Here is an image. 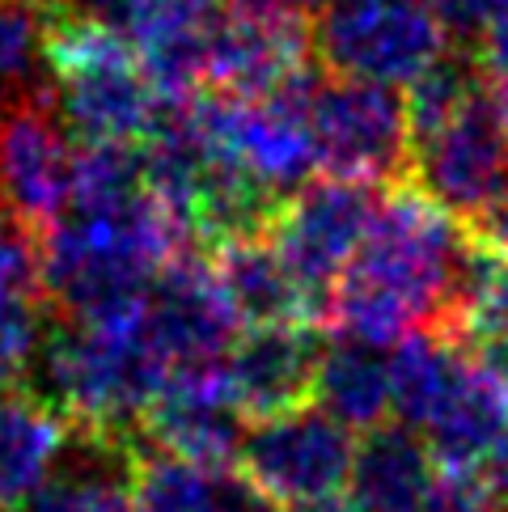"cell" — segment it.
<instances>
[{"mask_svg": "<svg viewBox=\"0 0 508 512\" xmlns=\"http://www.w3.org/2000/svg\"><path fill=\"white\" fill-rule=\"evenodd\" d=\"M487 276V250L420 191H390L369 237L326 297L339 339L390 352L411 335H462Z\"/></svg>", "mask_w": 508, "mask_h": 512, "instance_id": "obj_1", "label": "cell"}, {"mask_svg": "<svg viewBox=\"0 0 508 512\" xmlns=\"http://www.w3.org/2000/svg\"><path fill=\"white\" fill-rule=\"evenodd\" d=\"M187 246L191 233L144 187L119 199H77L39 233L43 297L68 322L136 314L161 271L191 254Z\"/></svg>", "mask_w": 508, "mask_h": 512, "instance_id": "obj_2", "label": "cell"}, {"mask_svg": "<svg viewBox=\"0 0 508 512\" xmlns=\"http://www.w3.org/2000/svg\"><path fill=\"white\" fill-rule=\"evenodd\" d=\"M415 191L458 225L492 229L508 208V136L483 77L441 64L407 98Z\"/></svg>", "mask_w": 508, "mask_h": 512, "instance_id": "obj_3", "label": "cell"}, {"mask_svg": "<svg viewBox=\"0 0 508 512\" xmlns=\"http://www.w3.org/2000/svg\"><path fill=\"white\" fill-rule=\"evenodd\" d=\"M43 398L68 415L72 428L102 441L140 424L166 390V369L140 326V309L106 322H68L51 331L39 356Z\"/></svg>", "mask_w": 508, "mask_h": 512, "instance_id": "obj_4", "label": "cell"}, {"mask_svg": "<svg viewBox=\"0 0 508 512\" xmlns=\"http://www.w3.org/2000/svg\"><path fill=\"white\" fill-rule=\"evenodd\" d=\"M51 98L68 132L106 149H140L166 119V98L144 72L136 47L106 26H56Z\"/></svg>", "mask_w": 508, "mask_h": 512, "instance_id": "obj_5", "label": "cell"}, {"mask_svg": "<svg viewBox=\"0 0 508 512\" xmlns=\"http://www.w3.org/2000/svg\"><path fill=\"white\" fill-rule=\"evenodd\" d=\"M314 51L335 77L415 89L449 64V26L437 0H326Z\"/></svg>", "mask_w": 508, "mask_h": 512, "instance_id": "obj_6", "label": "cell"}, {"mask_svg": "<svg viewBox=\"0 0 508 512\" xmlns=\"http://www.w3.org/2000/svg\"><path fill=\"white\" fill-rule=\"evenodd\" d=\"M360 441L322 415L314 402L246 428L238 479L259 491L271 508H301L318 500L348 496Z\"/></svg>", "mask_w": 508, "mask_h": 512, "instance_id": "obj_7", "label": "cell"}, {"mask_svg": "<svg viewBox=\"0 0 508 512\" xmlns=\"http://www.w3.org/2000/svg\"><path fill=\"white\" fill-rule=\"evenodd\" d=\"M318 170L356 187H386L411 166V111L398 89L369 81H318L305 98Z\"/></svg>", "mask_w": 508, "mask_h": 512, "instance_id": "obj_8", "label": "cell"}, {"mask_svg": "<svg viewBox=\"0 0 508 512\" xmlns=\"http://www.w3.org/2000/svg\"><path fill=\"white\" fill-rule=\"evenodd\" d=\"M140 326L170 381L225 369L233 343L246 335L212 263L195 259V254H183L153 280L149 297L140 305Z\"/></svg>", "mask_w": 508, "mask_h": 512, "instance_id": "obj_9", "label": "cell"}, {"mask_svg": "<svg viewBox=\"0 0 508 512\" xmlns=\"http://www.w3.org/2000/svg\"><path fill=\"white\" fill-rule=\"evenodd\" d=\"M381 199L373 187H356L343 178H314L310 187L288 195L267 225V237L297 284L310 292L326 314V297L343 280L369 237Z\"/></svg>", "mask_w": 508, "mask_h": 512, "instance_id": "obj_10", "label": "cell"}, {"mask_svg": "<svg viewBox=\"0 0 508 512\" xmlns=\"http://www.w3.org/2000/svg\"><path fill=\"white\" fill-rule=\"evenodd\" d=\"M77 153L51 98L0 106V212L47 233L72 208Z\"/></svg>", "mask_w": 508, "mask_h": 512, "instance_id": "obj_11", "label": "cell"}, {"mask_svg": "<svg viewBox=\"0 0 508 512\" xmlns=\"http://www.w3.org/2000/svg\"><path fill=\"white\" fill-rule=\"evenodd\" d=\"M305 56H310V39L301 22L233 5L208 39L204 81L216 85V94L242 102L280 98L301 77H310Z\"/></svg>", "mask_w": 508, "mask_h": 512, "instance_id": "obj_12", "label": "cell"}, {"mask_svg": "<svg viewBox=\"0 0 508 512\" xmlns=\"http://www.w3.org/2000/svg\"><path fill=\"white\" fill-rule=\"evenodd\" d=\"M246 428L250 419L229 398L225 369L174 377L153 402V411L144 415V432L153 436L157 453L183 457L216 474H238Z\"/></svg>", "mask_w": 508, "mask_h": 512, "instance_id": "obj_13", "label": "cell"}, {"mask_svg": "<svg viewBox=\"0 0 508 512\" xmlns=\"http://www.w3.org/2000/svg\"><path fill=\"white\" fill-rule=\"evenodd\" d=\"M322 343L310 326H254L225 360V386L238 411L250 419H271L305 407L314 390Z\"/></svg>", "mask_w": 508, "mask_h": 512, "instance_id": "obj_14", "label": "cell"}, {"mask_svg": "<svg viewBox=\"0 0 508 512\" xmlns=\"http://www.w3.org/2000/svg\"><path fill=\"white\" fill-rule=\"evenodd\" d=\"M225 17V0H140L123 39L136 47L161 98L187 102L204 81L208 39Z\"/></svg>", "mask_w": 508, "mask_h": 512, "instance_id": "obj_15", "label": "cell"}, {"mask_svg": "<svg viewBox=\"0 0 508 512\" xmlns=\"http://www.w3.org/2000/svg\"><path fill=\"white\" fill-rule=\"evenodd\" d=\"M72 445L68 415L43 394H0V512H22L56 479Z\"/></svg>", "mask_w": 508, "mask_h": 512, "instance_id": "obj_16", "label": "cell"}, {"mask_svg": "<svg viewBox=\"0 0 508 512\" xmlns=\"http://www.w3.org/2000/svg\"><path fill=\"white\" fill-rule=\"evenodd\" d=\"M212 271L246 331L254 326H310L314 318H322V305L284 267L267 233L221 242L212 254Z\"/></svg>", "mask_w": 508, "mask_h": 512, "instance_id": "obj_17", "label": "cell"}, {"mask_svg": "<svg viewBox=\"0 0 508 512\" xmlns=\"http://www.w3.org/2000/svg\"><path fill=\"white\" fill-rule=\"evenodd\" d=\"M441 462L403 424H390L365 436L356 449L348 504L356 512H428L437 491Z\"/></svg>", "mask_w": 508, "mask_h": 512, "instance_id": "obj_18", "label": "cell"}, {"mask_svg": "<svg viewBox=\"0 0 508 512\" xmlns=\"http://www.w3.org/2000/svg\"><path fill=\"white\" fill-rule=\"evenodd\" d=\"M310 402L352 436H373L381 428H390L394 419L390 352H377V347L339 339V335L331 343H322Z\"/></svg>", "mask_w": 508, "mask_h": 512, "instance_id": "obj_19", "label": "cell"}, {"mask_svg": "<svg viewBox=\"0 0 508 512\" xmlns=\"http://www.w3.org/2000/svg\"><path fill=\"white\" fill-rule=\"evenodd\" d=\"M56 26L47 0H0V106L51 98Z\"/></svg>", "mask_w": 508, "mask_h": 512, "instance_id": "obj_20", "label": "cell"}, {"mask_svg": "<svg viewBox=\"0 0 508 512\" xmlns=\"http://www.w3.org/2000/svg\"><path fill=\"white\" fill-rule=\"evenodd\" d=\"M77 466H60L39 496L22 512H136L132 500V457L119 453V441H102Z\"/></svg>", "mask_w": 508, "mask_h": 512, "instance_id": "obj_21", "label": "cell"}, {"mask_svg": "<svg viewBox=\"0 0 508 512\" xmlns=\"http://www.w3.org/2000/svg\"><path fill=\"white\" fill-rule=\"evenodd\" d=\"M233 474L191 466L170 453L132 457V500L136 512H225Z\"/></svg>", "mask_w": 508, "mask_h": 512, "instance_id": "obj_22", "label": "cell"}, {"mask_svg": "<svg viewBox=\"0 0 508 512\" xmlns=\"http://www.w3.org/2000/svg\"><path fill=\"white\" fill-rule=\"evenodd\" d=\"M51 331L43 314V292H9L0 297V381L22 377L43 356Z\"/></svg>", "mask_w": 508, "mask_h": 512, "instance_id": "obj_23", "label": "cell"}, {"mask_svg": "<svg viewBox=\"0 0 508 512\" xmlns=\"http://www.w3.org/2000/svg\"><path fill=\"white\" fill-rule=\"evenodd\" d=\"M9 292H43V254L39 237L0 212V297Z\"/></svg>", "mask_w": 508, "mask_h": 512, "instance_id": "obj_24", "label": "cell"}, {"mask_svg": "<svg viewBox=\"0 0 508 512\" xmlns=\"http://www.w3.org/2000/svg\"><path fill=\"white\" fill-rule=\"evenodd\" d=\"M428 512H500V491L487 479V470L441 466V479L428 500Z\"/></svg>", "mask_w": 508, "mask_h": 512, "instance_id": "obj_25", "label": "cell"}, {"mask_svg": "<svg viewBox=\"0 0 508 512\" xmlns=\"http://www.w3.org/2000/svg\"><path fill=\"white\" fill-rule=\"evenodd\" d=\"M449 34L479 39L483 51L508 39V0H437Z\"/></svg>", "mask_w": 508, "mask_h": 512, "instance_id": "obj_26", "label": "cell"}, {"mask_svg": "<svg viewBox=\"0 0 508 512\" xmlns=\"http://www.w3.org/2000/svg\"><path fill=\"white\" fill-rule=\"evenodd\" d=\"M56 22H77V26H106L127 34L132 26V13L140 0H47Z\"/></svg>", "mask_w": 508, "mask_h": 512, "instance_id": "obj_27", "label": "cell"}, {"mask_svg": "<svg viewBox=\"0 0 508 512\" xmlns=\"http://www.w3.org/2000/svg\"><path fill=\"white\" fill-rule=\"evenodd\" d=\"M483 56H487V64H483L487 98H492L496 119H500L504 136H508V39H504V43H496V47H487Z\"/></svg>", "mask_w": 508, "mask_h": 512, "instance_id": "obj_28", "label": "cell"}, {"mask_svg": "<svg viewBox=\"0 0 508 512\" xmlns=\"http://www.w3.org/2000/svg\"><path fill=\"white\" fill-rule=\"evenodd\" d=\"M238 9H254V13H267V17H288V22H301L305 17H318L326 9V0H233Z\"/></svg>", "mask_w": 508, "mask_h": 512, "instance_id": "obj_29", "label": "cell"}, {"mask_svg": "<svg viewBox=\"0 0 508 512\" xmlns=\"http://www.w3.org/2000/svg\"><path fill=\"white\" fill-rule=\"evenodd\" d=\"M487 479H492V487L500 491V500H508V436L492 453V462H487Z\"/></svg>", "mask_w": 508, "mask_h": 512, "instance_id": "obj_30", "label": "cell"}]
</instances>
